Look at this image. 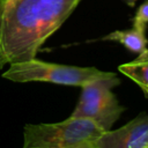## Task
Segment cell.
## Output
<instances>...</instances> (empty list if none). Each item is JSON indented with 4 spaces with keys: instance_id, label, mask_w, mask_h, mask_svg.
<instances>
[{
    "instance_id": "10",
    "label": "cell",
    "mask_w": 148,
    "mask_h": 148,
    "mask_svg": "<svg viewBox=\"0 0 148 148\" xmlns=\"http://www.w3.org/2000/svg\"><path fill=\"white\" fill-rule=\"evenodd\" d=\"M125 1H126V2H127L130 6H133V3H134L136 0H125Z\"/></svg>"
},
{
    "instance_id": "4",
    "label": "cell",
    "mask_w": 148,
    "mask_h": 148,
    "mask_svg": "<svg viewBox=\"0 0 148 148\" xmlns=\"http://www.w3.org/2000/svg\"><path fill=\"white\" fill-rule=\"evenodd\" d=\"M117 84H119V79L113 75L94 80L81 87L80 99L71 117L89 119L103 131H110L125 111L112 92V88Z\"/></svg>"
},
{
    "instance_id": "1",
    "label": "cell",
    "mask_w": 148,
    "mask_h": 148,
    "mask_svg": "<svg viewBox=\"0 0 148 148\" xmlns=\"http://www.w3.org/2000/svg\"><path fill=\"white\" fill-rule=\"evenodd\" d=\"M81 0H0L2 64L34 59Z\"/></svg>"
},
{
    "instance_id": "9",
    "label": "cell",
    "mask_w": 148,
    "mask_h": 148,
    "mask_svg": "<svg viewBox=\"0 0 148 148\" xmlns=\"http://www.w3.org/2000/svg\"><path fill=\"white\" fill-rule=\"evenodd\" d=\"M76 148H94V145L92 143H87V145H83V146H80V147H76Z\"/></svg>"
},
{
    "instance_id": "6",
    "label": "cell",
    "mask_w": 148,
    "mask_h": 148,
    "mask_svg": "<svg viewBox=\"0 0 148 148\" xmlns=\"http://www.w3.org/2000/svg\"><path fill=\"white\" fill-rule=\"evenodd\" d=\"M146 29L139 27H132L127 30H116L103 37L104 40L118 42L124 45L128 51L133 53H142L147 49L148 39L145 35Z\"/></svg>"
},
{
    "instance_id": "3",
    "label": "cell",
    "mask_w": 148,
    "mask_h": 148,
    "mask_svg": "<svg viewBox=\"0 0 148 148\" xmlns=\"http://www.w3.org/2000/svg\"><path fill=\"white\" fill-rule=\"evenodd\" d=\"M116 73L103 72L95 67H77L37 60L36 58L10 64L2 74L3 79L14 82H49L62 86L83 87L84 84Z\"/></svg>"
},
{
    "instance_id": "5",
    "label": "cell",
    "mask_w": 148,
    "mask_h": 148,
    "mask_svg": "<svg viewBox=\"0 0 148 148\" xmlns=\"http://www.w3.org/2000/svg\"><path fill=\"white\" fill-rule=\"evenodd\" d=\"M92 145L94 148H146L148 146V114L141 113L125 126L104 132Z\"/></svg>"
},
{
    "instance_id": "11",
    "label": "cell",
    "mask_w": 148,
    "mask_h": 148,
    "mask_svg": "<svg viewBox=\"0 0 148 148\" xmlns=\"http://www.w3.org/2000/svg\"><path fill=\"white\" fill-rule=\"evenodd\" d=\"M3 67V64H2V60H1V57H0V68Z\"/></svg>"
},
{
    "instance_id": "8",
    "label": "cell",
    "mask_w": 148,
    "mask_h": 148,
    "mask_svg": "<svg viewBox=\"0 0 148 148\" xmlns=\"http://www.w3.org/2000/svg\"><path fill=\"white\" fill-rule=\"evenodd\" d=\"M148 23V0H146L138 9L134 18H133V25L139 28H145Z\"/></svg>"
},
{
    "instance_id": "12",
    "label": "cell",
    "mask_w": 148,
    "mask_h": 148,
    "mask_svg": "<svg viewBox=\"0 0 148 148\" xmlns=\"http://www.w3.org/2000/svg\"><path fill=\"white\" fill-rule=\"evenodd\" d=\"M146 148H148V146H147V147H146Z\"/></svg>"
},
{
    "instance_id": "7",
    "label": "cell",
    "mask_w": 148,
    "mask_h": 148,
    "mask_svg": "<svg viewBox=\"0 0 148 148\" xmlns=\"http://www.w3.org/2000/svg\"><path fill=\"white\" fill-rule=\"evenodd\" d=\"M119 71L134 81L148 95V50L140 53L133 61L120 65Z\"/></svg>"
},
{
    "instance_id": "2",
    "label": "cell",
    "mask_w": 148,
    "mask_h": 148,
    "mask_svg": "<svg viewBox=\"0 0 148 148\" xmlns=\"http://www.w3.org/2000/svg\"><path fill=\"white\" fill-rule=\"evenodd\" d=\"M104 132L89 119L71 116L54 124H28L22 148H76L92 143Z\"/></svg>"
}]
</instances>
